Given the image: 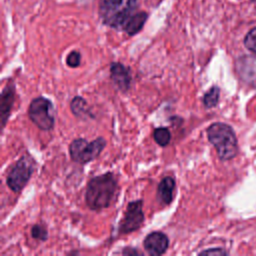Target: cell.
Returning <instances> with one entry per match:
<instances>
[{
    "mask_svg": "<svg viewBox=\"0 0 256 256\" xmlns=\"http://www.w3.org/2000/svg\"><path fill=\"white\" fill-rule=\"evenodd\" d=\"M220 96V89L217 86H213L203 96V104L206 108H212L217 105Z\"/></svg>",
    "mask_w": 256,
    "mask_h": 256,
    "instance_id": "cell-14",
    "label": "cell"
},
{
    "mask_svg": "<svg viewBox=\"0 0 256 256\" xmlns=\"http://www.w3.org/2000/svg\"><path fill=\"white\" fill-rule=\"evenodd\" d=\"M252 1H256V0H252Z\"/></svg>",
    "mask_w": 256,
    "mask_h": 256,
    "instance_id": "cell-20",
    "label": "cell"
},
{
    "mask_svg": "<svg viewBox=\"0 0 256 256\" xmlns=\"http://www.w3.org/2000/svg\"><path fill=\"white\" fill-rule=\"evenodd\" d=\"M106 145V141L102 137L88 142L83 138L75 139L69 146L70 157L74 162L85 164L99 156Z\"/></svg>",
    "mask_w": 256,
    "mask_h": 256,
    "instance_id": "cell-4",
    "label": "cell"
},
{
    "mask_svg": "<svg viewBox=\"0 0 256 256\" xmlns=\"http://www.w3.org/2000/svg\"><path fill=\"white\" fill-rule=\"evenodd\" d=\"M208 140L215 147L221 160H230L238 153V142L231 126L216 122L207 129Z\"/></svg>",
    "mask_w": 256,
    "mask_h": 256,
    "instance_id": "cell-3",
    "label": "cell"
},
{
    "mask_svg": "<svg viewBox=\"0 0 256 256\" xmlns=\"http://www.w3.org/2000/svg\"><path fill=\"white\" fill-rule=\"evenodd\" d=\"M70 108L73 114L77 117H83L88 114V109H87V103L84 98L80 96H76L72 99L70 103Z\"/></svg>",
    "mask_w": 256,
    "mask_h": 256,
    "instance_id": "cell-13",
    "label": "cell"
},
{
    "mask_svg": "<svg viewBox=\"0 0 256 256\" xmlns=\"http://www.w3.org/2000/svg\"><path fill=\"white\" fill-rule=\"evenodd\" d=\"M14 85L13 83L9 82L5 86V88L2 91L1 94V103H0V112H1V122L2 127L5 126L6 121L9 117L10 110L12 108L13 102H14Z\"/></svg>",
    "mask_w": 256,
    "mask_h": 256,
    "instance_id": "cell-10",
    "label": "cell"
},
{
    "mask_svg": "<svg viewBox=\"0 0 256 256\" xmlns=\"http://www.w3.org/2000/svg\"><path fill=\"white\" fill-rule=\"evenodd\" d=\"M169 246L168 237L159 231L148 234L144 240V247L150 255H162Z\"/></svg>",
    "mask_w": 256,
    "mask_h": 256,
    "instance_id": "cell-8",
    "label": "cell"
},
{
    "mask_svg": "<svg viewBox=\"0 0 256 256\" xmlns=\"http://www.w3.org/2000/svg\"><path fill=\"white\" fill-rule=\"evenodd\" d=\"M30 120L41 130H51L55 122V110L50 100L44 97L33 99L28 108Z\"/></svg>",
    "mask_w": 256,
    "mask_h": 256,
    "instance_id": "cell-5",
    "label": "cell"
},
{
    "mask_svg": "<svg viewBox=\"0 0 256 256\" xmlns=\"http://www.w3.org/2000/svg\"><path fill=\"white\" fill-rule=\"evenodd\" d=\"M142 204V200H137L132 201L127 205L124 217L121 220L119 226V231L122 234L131 233L140 228L144 221Z\"/></svg>",
    "mask_w": 256,
    "mask_h": 256,
    "instance_id": "cell-7",
    "label": "cell"
},
{
    "mask_svg": "<svg viewBox=\"0 0 256 256\" xmlns=\"http://www.w3.org/2000/svg\"><path fill=\"white\" fill-rule=\"evenodd\" d=\"M117 189V181L112 173H105L92 178L87 185L85 201L92 210L110 206Z\"/></svg>",
    "mask_w": 256,
    "mask_h": 256,
    "instance_id": "cell-1",
    "label": "cell"
},
{
    "mask_svg": "<svg viewBox=\"0 0 256 256\" xmlns=\"http://www.w3.org/2000/svg\"><path fill=\"white\" fill-rule=\"evenodd\" d=\"M175 188V181L172 177L163 178L157 188V198L164 204H170L173 199V191Z\"/></svg>",
    "mask_w": 256,
    "mask_h": 256,
    "instance_id": "cell-11",
    "label": "cell"
},
{
    "mask_svg": "<svg viewBox=\"0 0 256 256\" xmlns=\"http://www.w3.org/2000/svg\"><path fill=\"white\" fill-rule=\"evenodd\" d=\"M137 8V0H100L99 15L105 25L123 30Z\"/></svg>",
    "mask_w": 256,
    "mask_h": 256,
    "instance_id": "cell-2",
    "label": "cell"
},
{
    "mask_svg": "<svg viewBox=\"0 0 256 256\" xmlns=\"http://www.w3.org/2000/svg\"><path fill=\"white\" fill-rule=\"evenodd\" d=\"M153 137L155 142L160 145V146H166L169 144L170 139H171V134L170 131L165 128V127H159L156 128L153 132Z\"/></svg>",
    "mask_w": 256,
    "mask_h": 256,
    "instance_id": "cell-15",
    "label": "cell"
},
{
    "mask_svg": "<svg viewBox=\"0 0 256 256\" xmlns=\"http://www.w3.org/2000/svg\"><path fill=\"white\" fill-rule=\"evenodd\" d=\"M110 77L121 91H127L131 84V74L129 68L122 63L114 62L110 66Z\"/></svg>",
    "mask_w": 256,
    "mask_h": 256,
    "instance_id": "cell-9",
    "label": "cell"
},
{
    "mask_svg": "<svg viewBox=\"0 0 256 256\" xmlns=\"http://www.w3.org/2000/svg\"><path fill=\"white\" fill-rule=\"evenodd\" d=\"M32 172V159L27 156H22L7 175L6 183L8 187L14 192H20L29 181Z\"/></svg>",
    "mask_w": 256,
    "mask_h": 256,
    "instance_id": "cell-6",
    "label": "cell"
},
{
    "mask_svg": "<svg viewBox=\"0 0 256 256\" xmlns=\"http://www.w3.org/2000/svg\"><path fill=\"white\" fill-rule=\"evenodd\" d=\"M244 45L249 51L256 54V27L246 34L244 38Z\"/></svg>",
    "mask_w": 256,
    "mask_h": 256,
    "instance_id": "cell-16",
    "label": "cell"
},
{
    "mask_svg": "<svg viewBox=\"0 0 256 256\" xmlns=\"http://www.w3.org/2000/svg\"><path fill=\"white\" fill-rule=\"evenodd\" d=\"M147 17H148V14L146 12L137 11L126 23V25L123 28V31H125L130 36L138 33L143 28L147 20Z\"/></svg>",
    "mask_w": 256,
    "mask_h": 256,
    "instance_id": "cell-12",
    "label": "cell"
},
{
    "mask_svg": "<svg viewBox=\"0 0 256 256\" xmlns=\"http://www.w3.org/2000/svg\"><path fill=\"white\" fill-rule=\"evenodd\" d=\"M200 254L201 255H225L227 254V252L221 248H216V249H209V250L202 251Z\"/></svg>",
    "mask_w": 256,
    "mask_h": 256,
    "instance_id": "cell-19",
    "label": "cell"
},
{
    "mask_svg": "<svg viewBox=\"0 0 256 256\" xmlns=\"http://www.w3.org/2000/svg\"><path fill=\"white\" fill-rule=\"evenodd\" d=\"M31 235L35 239H39L42 241H45L47 239V231L46 229L39 224H36L31 229Z\"/></svg>",
    "mask_w": 256,
    "mask_h": 256,
    "instance_id": "cell-17",
    "label": "cell"
},
{
    "mask_svg": "<svg viewBox=\"0 0 256 256\" xmlns=\"http://www.w3.org/2000/svg\"><path fill=\"white\" fill-rule=\"evenodd\" d=\"M80 61H81V55L79 52L77 51H72L68 54L67 58H66V63L69 67L72 68H76L80 65Z\"/></svg>",
    "mask_w": 256,
    "mask_h": 256,
    "instance_id": "cell-18",
    "label": "cell"
}]
</instances>
